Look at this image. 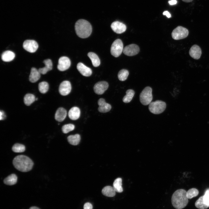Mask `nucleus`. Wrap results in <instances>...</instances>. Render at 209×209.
Masks as SVG:
<instances>
[{
  "instance_id": "2f4dec72",
  "label": "nucleus",
  "mask_w": 209,
  "mask_h": 209,
  "mask_svg": "<svg viewBox=\"0 0 209 209\" xmlns=\"http://www.w3.org/2000/svg\"><path fill=\"white\" fill-rule=\"evenodd\" d=\"M12 150L13 152L16 153H20L24 152L25 150L24 145L18 143L15 144L12 147Z\"/></svg>"
},
{
  "instance_id": "e433bc0d",
  "label": "nucleus",
  "mask_w": 209,
  "mask_h": 209,
  "mask_svg": "<svg viewBox=\"0 0 209 209\" xmlns=\"http://www.w3.org/2000/svg\"><path fill=\"white\" fill-rule=\"evenodd\" d=\"M0 112V119L1 120H3L6 117V115L5 114L4 112L2 111H1Z\"/></svg>"
},
{
  "instance_id": "f03ea898",
  "label": "nucleus",
  "mask_w": 209,
  "mask_h": 209,
  "mask_svg": "<svg viewBox=\"0 0 209 209\" xmlns=\"http://www.w3.org/2000/svg\"><path fill=\"white\" fill-rule=\"evenodd\" d=\"M13 164L16 169L24 172L31 170L33 165V161L29 158L23 155L16 156L13 160Z\"/></svg>"
},
{
  "instance_id": "1a4fd4ad",
  "label": "nucleus",
  "mask_w": 209,
  "mask_h": 209,
  "mask_svg": "<svg viewBox=\"0 0 209 209\" xmlns=\"http://www.w3.org/2000/svg\"><path fill=\"white\" fill-rule=\"evenodd\" d=\"M140 50L139 46L134 44H131L126 46L123 49V52L128 56H133L137 54Z\"/></svg>"
},
{
  "instance_id": "bb28decb",
  "label": "nucleus",
  "mask_w": 209,
  "mask_h": 209,
  "mask_svg": "<svg viewBox=\"0 0 209 209\" xmlns=\"http://www.w3.org/2000/svg\"><path fill=\"white\" fill-rule=\"evenodd\" d=\"M126 94L123 97V102L125 103L130 102L132 100L135 94L134 91L131 89L127 90L126 92Z\"/></svg>"
},
{
  "instance_id": "6e6552de",
  "label": "nucleus",
  "mask_w": 209,
  "mask_h": 209,
  "mask_svg": "<svg viewBox=\"0 0 209 209\" xmlns=\"http://www.w3.org/2000/svg\"><path fill=\"white\" fill-rule=\"evenodd\" d=\"M23 47L26 50L31 53L35 52L38 47L37 42L33 40H27L23 44Z\"/></svg>"
},
{
  "instance_id": "ddd939ff",
  "label": "nucleus",
  "mask_w": 209,
  "mask_h": 209,
  "mask_svg": "<svg viewBox=\"0 0 209 209\" xmlns=\"http://www.w3.org/2000/svg\"><path fill=\"white\" fill-rule=\"evenodd\" d=\"M111 26L112 30L115 33L118 34L124 33L126 31L127 28L125 24L118 21L113 22Z\"/></svg>"
},
{
  "instance_id": "423d86ee",
  "label": "nucleus",
  "mask_w": 209,
  "mask_h": 209,
  "mask_svg": "<svg viewBox=\"0 0 209 209\" xmlns=\"http://www.w3.org/2000/svg\"><path fill=\"white\" fill-rule=\"evenodd\" d=\"M189 31L186 28L178 26L173 30L171 34L172 38L175 40H178L184 39L188 35Z\"/></svg>"
},
{
  "instance_id": "f8f14e48",
  "label": "nucleus",
  "mask_w": 209,
  "mask_h": 209,
  "mask_svg": "<svg viewBox=\"0 0 209 209\" xmlns=\"http://www.w3.org/2000/svg\"><path fill=\"white\" fill-rule=\"evenodd\" d=\"M71 89V85L70 82L65 80L62 82L60 85L59 91L60 94L62 96L68 95Z\"/></svg>"
},
{
  "instance_id": "c9c22d12",
  "label": "nucleus",
  "mask_w": 209,
  "mask_h": 209,
  "mask_svg": "<svg viewBox=\"0 0 209 209\" xmlns=\"http://www.w3.org/2000/svg\"><path fill=\"white\" fill-rule=\"evenodd\" d=\"M93 206L91 204L89 203H86L84 206V209H92Z\"/></svg>"
},
{
  "instance_id": "ea45409f",
  "label": "nucleus",
  "mask_w": 209,
  "mask_h": 209,
  "mask_svg": "<svg viewBox=\"0 0 209 209\" xmlns=\"http://www.w3.org/2000/svg\"><path fill=\"white\" fill-rule=\"evenodd\" d=\"M183 1L186 3H189L192 2L193 0H182Z\"/></svg>"
},
{
  "instance_id": "c756f323",
  "label": "nucleus",
  "mask_w": 209,
  "mask_h": 209,
  "mask_svg": "<svg viewBox=\"0 0 209 209\" xmlns=\"http://www.w3.org/2000/svg\"><path fill=\"white\" fill-rule=\"evenodd\" d=\"M129 74V71L125 69H121L118 73V79L121 81H125L127 79Z\"/></svg>"
},
{
  "instance_id": "aec40b11",
  "label": "nucleus",
  "mask_w": 209,
  "mask_h": 209,
  "mask_svg": "<svg viewBox=\"0 0 209 209\" xmlns=\"http://www.w3.org/2000/svg\"><path fill=\"white\" fill-rule=\"evenodd\" d=\"M40 73L38 70H37L34 67H32L30 71L29 76V80L32 83H34L37 81L40 77Z\"/></svg>"
},
{
  "instance_id": "a878e982",
  "label": "nucleus",
  "mask_w": 209,
  "mask_h": 209,
  "mask_svg": "<svg viewBox=\"0 0 209 209\" xmlns=\"http://www.w3.org/2000/svg\"><path fill=\"white\" fill-rule=\"evenodd\" d=\"M122 182V179L120 178H118L114 180L113 184V187L116 192L121 193L123 191Z\"/></svg>"
},
{
  "instance_id": "5701e85b",
  "label": "nucleus",
  "mask_w": 209,
  "mask_h": 209,
  "mask_svg": "<svg viewBox=\"0 0 209 209\" xmlns=\"http://www.w3.org/2000/svg\"><path fill=\"white\" fill-rule=\"evenodd\" d=\"M88 57L91 59L93 66L97 67L100 64V60L98 56L95 53L90 52L87 54Z\"/></svg>"
},
{
  "instance_id": "39448f33",
  "label": "nucleus",
  "mask_w": 209,
  "mask_h": 209,
  "mask_svg": "<svg viewBox=\"0 0 209 209\" xmlns=\"http://www.w3.org/2000/svg\"><path fill=\"white\" fill-rule=\"evenodd\" d=\"M152 89L149 86L145 87L140 94V100L142 104L144 105H149L152 100Z\"/></svg>"
},
{
  "instance_id": "dca6fc26",
  "label": "nucleus",
  "mask_w": 209,
  "mask_h": 209,
  "mask_svg": "<svg viewBox=\"0 0 209 209\" xmlns=\"http://www.w3.org/2000/svg\"><path fill=\"white\" fill-rule=\"evenodd\" d=\"M77 68L80 73L84 76H89L92 73L91 69L86 66L82 63H78L77 64Z\"/></svg>"
},
{
  "instance_id": "9d476101",
  "label": "nucleus",
  "mask_w": 209,
  "mask_h": 209,
  "mask_svg": "<svg viewBox=\"0 0 209 209\" xmlns=\"http://www.w3.org/2000/svg\"><path fill=\"white\" fill-rule=\"evenodd\" d=\"M58 63L57 68L61 71H64L68 69L71 64L70 60L66 56L60 57L59 59Z\"/></svg>"
},
{
  "instance_id": "393cba45",
  "label": "nucleus",
  "mask_w": 209,
  "mask_h": 209,
  "mask_svg": "<svg viewBox=\"0 0 209 209\" xmlns=\"http://www.w3.org/2000/svg\"><path fill=\"white\" fill-rule=\"evenodd\" d=\"M17 177L15 174H12L5 178L4 180V183L8 185H12L16 183Z\"/></svg>"
},
{
  "instance_id": "473e14b6",
  "label": "nucleus",
  "mask_w": 209,
  "mask_h": 209,
  "mask_svg": "<svg viewBox=\"0 0 209 209\" xmlns=\"http://www.w3.org/2000/svg\"><path fill=\"white\" fill-rule=\"evenodd\" d=\"M199 194V191L196 188H192L189 190L187 192V196L188 199H191L196 197Z\"/></svg>"
},
{
  "instance_id": "58836bf2",
  "label": "nucleus",
  "mask_w": 209,
  "mask_h": 209,
  "mask_svg": "<svg viewBox=\"0 0 209 209\" xmlns=\"http://www.w3.org/2000/svg\"><path fill=\"white\" fill-rule=\"evenodd\" d=\"M177 1L176 0H170L168 1V3L170 5H174L176 4Z\"/></svg>"
},
{
  "instance_id": "cd10ccee",
  "label": "nucleus",
  "mask_w": 209,
  "mask_h": 209,
  "mask_svg": "<svg viewBox=\"0 0 209 209\" xmlns=\"http://www.w3.org/2000/svg\"><path fill=\"white\" fill-rule=\"evenodd\" d=\"M36 98L35 96L32 94H26L24 97V102L27 106H30L35 100Z\"/></svg>"
},
{
  "instance_id": "f257e3e1",
  "label": "nucleus",
  "mask_w": 209,
  "mask_h": 209,
  "mask_svg": "<svg viewBox=\"0 0 209 209\" xmlns=\"http://www.w3.org/2000/svg\"><path fill=\"white\" fill-rule=\"evenodd\" d=\"M188 201L187 192L183 189L176 190L172 197V204L176 209H182L184 208L187 205Z\"/></svg>"
},
{
  "instance_id": "a19ab883",
  "label": "nucleus",
  "mask_w": 209,
  "mask_h": 209,
  "mask_svg": "<svg viewBox=\"0 0 209 209\" xmlns=\"http://www.w3.org/2000/svg\"><path fill=\"white\" fill-rule=\"evenodd\" d=\"M29 209H40L38 207L35 206H33L30 207Z\"/></svg>"
},
{
  "instance_id": "b1692460",
  "label": "nucleus",
  "mask_w": 209,
  "mask_h": 209,
  "mask_svg": "<svg viewBox=\"0 0 209 209\" xmlns=\"http://www.w3.org/2000/svg\"><path fill=\"white\" fill-rule=\"evenodd\" d=\"M80 138V135L78 134L70 135L67 137V140L69 143L74 145H77L79 143Z\"/></svg>"
},
{
  "instance_id": "4be33fe9",
  "label": "nucleus",
  "mask_w": 209,
  "mask_h": 209,
  "mask_svg": "<svg viewBox=\"0 0 209 209\" xmlns=\"http://www.w3.org/2000/svg\"><path fill=\"white\" fill-rule=\"evenodd\" d=\"M102 194L108 197H113L116 194V191L113 187L107 186L104 187L102 191Z\"/></svg>"
},
{
  "instance_id": "7c9ffc66",
  "label": "nucleus",
  "mask_w": 209,
  "mask_h": 209,
  "mask_svg": "<svg viewBox=\"0 0 209 209\" xmlns=\"http://www.w3.org/2000/svg\"><path fill=\"white\" fill-rule=\"evenodd\" d=\"M38 89L41 93H45L48 90L49 84L47 82L45 81L41 82L38 84Z\"/></svg>"
},
{
  "instance_id": "4468645a",
  "label": "nucleus",
  "mask_w": 209,
  "mask_h": 209,
  "mask_svg": "<svg viewBox=\"0 0 209 209\" xmlns=\"http://www.w3.org/2000/svg\"><path fill=\"white\" fill-rule=\"evenodd\" d=\"M201 48L199 46L196 44L192 46L190 48L189 51L190 56L195 60L199 59L201 56Z\"/></svg>"
},
{
  "instance_id": "9b49d317",
  "label": "nucleus",
  "mask_w": 209,
  "mask_h": 209,
  "mask_svg": "<svg viewBox=\"0 0 209 209\" xmlns=\"http://www.w3.org/2000/svg\"><path fill=\"white\" fill-rule=\"evenodd\" d=\"M108 87L109 84L107 82L102 81L97 82L94 85L93 90L96 93L101 95L107 89Z\"/></svg>"
},
{
  "instance_id": "a211bd4d",
  "label": "nucleus",
  "mask_w": 209,
  "mask_h": 209,
  "mask_svg": "<svg viewBox=\"0 0 209 209\" xmlns=\"http://www.w3.org/2000/svg\"><path fill=\"white\" fill-rule=\"evenodd\" d=\"M68 114L69 117L72 120H77L80 116V110L77 107H73L69 110Z\"/></svg>"
},
{
  "instance_id": "7ed1b4c3",
  "label": "nucleus",
  "mask_w": 209,
  "mask_h": 209,
  "mask_svg": "<svg viewBox=\"0 0 209 209\" xmlns=\"http://www.w3.org/2000/svg\"><path fill=\"white\" fill-rule=\"evenodd\" d=\"M76 34L80 38H85L88 37L92 31V27L87 21L80 19L78 20L75 24Z\"/></svg>"
},
{
  "instance_id": "f704fd0d",
  "label": "nucleus",
  "mask_w": 209,
  "mask_h": 209,
  "mask_svg": "<svg viewBox=\"0 0 209 209\" xmlns=\"http://www.w3.org/2000/svg\"><path fill=\"white\" fill-rule=\"evenodd\" d=\"M203 199L205 203L209 206V188L206 191L203 195Z\"/></svg>"
},
{
  "instance_id": "4c0bfd02",
  "label": "nucleus",
  "mask_w": 209,
  "mask_h": 209,
  "mask_svg": "<svg viewBox=\"0 0 209 209\" xmlns=\"http://www.w3.org/2000/svg\"><path fill=\"white\" fill-rule=\"evenodd\" d=\"M163 15H166V17L168 18H170L171 17V14H170V12L167 11H164L163 13Z\"/></svg>"
},
{
  "instance_id": "c85d7f7f",
  "label": "nucleus",
  "mask_w": 209,
  "mask_h": 209,
  "mask_svg": "<svg viewBox=\"0 0 209 209\" xmlns=\"http://www.w3.org/2000/svg\"><path fill=\"white\" fill-rule=\"evenodd\" d=\"M195 205L196 207L199 209H206L209 207V206L204 203L203 196L200 197L196 201Z\"/></svg>"
},
{
  "instance_id": "2eb2a0df",
  "label": "nucleus",
  "mask_w": 209,
  "mask_h": 209,
  "mask_svg": "<svg viewBox=\"0 0 209 209\" xmlns=\"http://www.w3.org/2000/svg\"><path fill=\"white\" fill-rule=\"evenodd\" d=\"M98 103L99 106L98 110L100 112L106 113L109 111L111 108L110 105L106 103L105 100L103 98L99 99L98 101Z\"/></svg>"
},
{
  "instance_id": "20e7f679",
  "label": "nucleus",
  "mask_w": 209,
  "mask_h": 209,
  "mask_svg": "<svg viewBox=\"0 0 209 209\" xmlns=\"http://www.w3.org/2000/svg\"><path fill=\"white\" fill-rule=\"evenodd\" d=\"M166 104L164 102L157 100L151 102L149 104L148 109L151 113L158 114L164 111L166 109Z\"/></svg>"
},
{
  "instance_id": "72a5a7b5",
  "label": "nucleus",
  "mask_w": 209,
  "mask_h": 209,
  "mask_svg": "<svg viewBox=\"0 0 209 209\" xmlns=\"http://www.w3.org/2000/svg\"><path fill=\"white\" fill-rule=\"evenodd\" d=\"M74 129L75 125L72 124L65 125L62 127V131L64 134H67L69 132L73 130Z\"/></svg>"
},
{
  "instance_id": "412c9836",
  "label": "nucleus",
  "mask_w": 209,
  "mask_h": 209,
  "mask_svg": "<svg viewBox=\"0 0 209 209\" xmlns=\"http://www.w3.org/2000/svg\"><path fill=\"white\" fill-rule=\"evenodd\" d=\"M15 56V53L10 51H6L4 52L2 54V60L5 62H9L12 60Z\"/></svg>"
},
{
  "instance_id": "6ab92c4d",
  "label": "nucleus",
  "mask_w": 209,
  "mask_h": 209,
  "mask_svg": "<svg viewBox=\"0 0 209 209\" xmlns=\"http://www.w3.org/2000/svg\"><path fill=\"white\" fill-rule=\"evenodd\" d=\"M43 62L45 65V67L39 69L38 71L40 74H45L48 71L52 69L53 63L51 60L50 59L44 60Z\"/></svg>"
},
{
  "instance_id": "f3484780",
  "label": "nucleus",
  "mask_w": 209,
  "mask_h": 209,
  "mask_svg": "<svg viewBox=\"0 0 209 209\" xmlns=\"http://www.w3.org/2000/svg\"><path fill=\"white\" fill-rule=\"evenodd\" d=\"M67 115L66 110L62 107H60L57 110L55 118L56 120L59 122L63 121Z\"/></svg>"
},
{
  "instance_id": "0eeeda50",
  "label": "nucleus",
  "mask_w": 209,
  "mask_h": 209,
  "mask_svg": "<svg viewBox=\"0 0 209 209\" xmlns=\"http://www.w3.org/2000/svg\"><path fill=\"white\" fill-rule=\"evenodd\" d=\"M123 44L120 39H117L113 43L111 48V54L115 57H119L123 51Z\"/></svg>"
},
{
  "instance_id": "79ce46f5",
  "label": "nucleus",
  "mask_w": 209,
  "mask_h": 209,
  "mask_svg": "<svg viewBox=\"0 0 209 209\" xmlns=\"http://www.w3.org/2000/svg\"><path fill=\"white\" fill-rule=\"evenodd\" d=\"M38 100V98H36L35 100Z\"/></svg>"
}]
</instances>
